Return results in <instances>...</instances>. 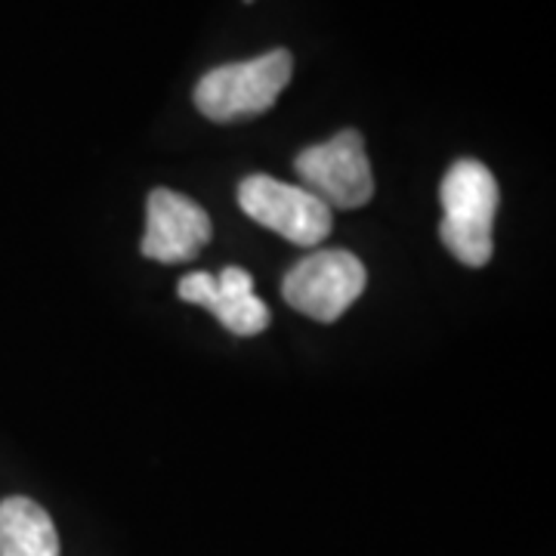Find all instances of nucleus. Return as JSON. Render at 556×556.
Returning a JSON list of instances; mask_svg holds the SVG:
<instances>
[{
	"label": "nucleus",
	"instance_id": "obj_3",
	"mask_svg": "<svg viewBox=\"0 0 556 556\" xmlns=\"http://www.w3.org/2000/svg\"><path fill=\"white\" fill-rule=\"evenodd\" d=\"M365 281L368 273L356 254L343 248L313 251L309 257H303L298 266L288 269L281 281V298L303 316L331 325L362 298Z\"/></svg>",
	"mask_w": 556,
	"mask_h": 556
},
{
	"label": "nucleus",
	"instance_id": "obj_6",
	"mask_svg": "<svg viewBox=\"0 0 556 556\" xmlns=\"http://www.w3.org/2000/svg\"><path fill=\"white\" fill-rule=\"evenodd\" d=\"M214 226L207 211L174 189H152L146 199V236L139 251L159 263H189L211 241Z\"/></svg>",
	"mask_w": 556,
	"mask_h": 556
},
{
	"label": "nucleus",
	"instance_id": "obj_2",
	"mask_svg": "<svg viewBox=\"0 0 556 556\" xmlns=\"http://www.w3.org/2000/svg\"><path fill=\"white\" fill-rule=\"evenodd\" d=\"M291 75L294 60L288 50H269L257 60L217 65L199 80L195 105L204 118L217 124L257 118L276 105Z\"/></svg>",
	"mask_w": 556,
	"mask_h": 556
},
{
	"label": "nucleus",
	"instance_id": "obj_4",
	"mask_svg": "<svg viewBox=\"0 0 556 556\" xmlns=\"http://www.w3.org/2000/svg\"><path fill=\"white\" fill-rule=\"evenodd\" d=\"M294 170L303 189L325 201L331 211H356L375 195V174L365 152V139L353 127L340 130L328 142L303 149L294 159Z\"/></svg>",
	"mask_w": 556,
	"mask_h": 556
},
{
	"label": "nucleus",
	"instance_id": "obj_7",
	"mask_svg": "<svg viewBox=\"0 0 556 556\" xmlns=\"http://www.w3.org/2000/svg\"><path fill=\"white\" fill-rule=\"evenodd\" d=\"M179 300L211 309L219 325L239 338H254L269 325V306L257 294H226L217 288L214 273H192L179 281Z\"/></svg>",
	"mask_w": 556,
	"mask_h": 556
},
{
	"label": "nucleus",
	"instance_id": "obj_1",
	"mask_svg": "<svg viewBox=\"0 0 556 556\" xmlns=\"http://www.w3.org/2000/svg\"><path fill=\"white\" fill-rule=\"evenodd\" d=\"M497 179L477 159H460L439 182L442 223L439 239L464 266H485L492 260V223L497 214Z\"/></svg>",
	"mask_w": 556,
	"mask_h": 556
},
{
	"label": "nucleus",
	"instance_id": "obj_8",
	"mask_svg": "<svg viewBox=\"0 0 556 556\" xmlns=\"http://www.w3.org/2000/svg\"><path fill=\"white\" fill-rule=\"evenodd\" d=\"M0 556H60L56 526L31 497L0 501Z\"/></svg>",
	"mask_w": 556,
	"mask_h": 556
},
{
	"label": "nucleus",
	"instance_id": "obj_5",
	"mask_svg": "<svg viewBox=\"0 0 556 556\" xmlns=\"http://www.w3.org/2000/svg\"><path fill=\"white\" fill-rule=\"evenodd\" d=\"M239 204L248 217L278 232L298 248H318L331 236V207L303 186H291L266 174H251L239 182Z\"/></svg>",
	"mask_w": 556,
	"mask_h": 556
}]
</instances>
